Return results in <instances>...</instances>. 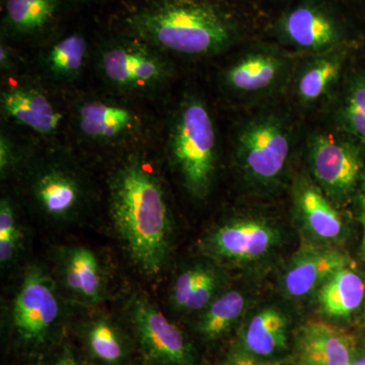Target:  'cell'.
<instances>
[{"mask_svg":"<svg viewBox=\"0 0 365 365\" xmlns=\"http://www.w3.org/2000/svg\"><path fill=\"white\" fill-rule=\"evenodd\" d=\"M110 220L133 265L148 277L160 276L172 253L174 222L163 182L150 163L131 155L108 179Z\"/></svg>","mask_w":365,"mask_h":365,"instance_id":"6da1fadb","label":"cell"},{"mask_svg":"<svg viewBox=\"0 0 365 365\" xmlns=\"http://www.w3.org/2000/svg\"><path fill=\"white\" fill-rule=\"evenodd\" d=\"M126 25L131 36L160 51L188 57L220 54L239 38L234 20L206 0H151Z\"/></svg>","mask_w":365,"mask_h":365,"instance_id":"7a4b0ae2","label":"cell"},{"mask_svg":"<svg viewBox=\"0 0 365 365\" xmlns=\"http://www.w3.org/2000/svg\"><path fill=\"white\" fill-rule=\"evenodd\" d=\"M168 155L173 170L192 198H207L215 181L217 136L212 116L202 98H182L170 118Z\"/></svg>","mask_w":365,"mask_h":365,"instance_id":"3957f363","label":"cell"},{"mask_svg":"<svg viewBox=\"0 0 365 365\" xmlns=\"http://www.w3.org/2000/svg\"><path fill=\"white\" fill-rule=\"evenodd\" d=\"M294 148V128L279 113L264 112L249 118L235 138V163L242 180L257 191L279 188Z\"/></svg>","mask_w":365,"mask_h":365,"instance_id":"277c9868","label":"cell"},{"mask_svg":"<svg viewBox=\"0 0 365 365\" xmlns=\"http://www.w3.org/2000/svg\"><path fill=\"white\" fill-rule=\"evenodd\" d=\"M283 228L261 215H239L211 227L201 239V253L225 269L257 271L279 256Z\"/></svg>","mask_w":365,"mask_h":365,"instance_id":"5b68a950","label":"cell"},{"mask_svg":"<svg viewBox=\"0 0 365 365\" xmlns=\"http://www.w3.org/2000/svg\"><path fill=\"white\" fill-rule=\"evenodd\" d=\"M25 189L33 207L53 225L78 222L93 198L86 173L60 155L41 158L26 167Z\"/></svg>","mask_w":365,"mask_h":365,"instance_id":"8992f818","label":"cell"},{"mask_svg":"<svg viewBox=\"0 0 365 365\" xmlns=\"http://www.w3.org/2000/svg\"><path fill=\"white\" fill-rule=\"evenodd\" d=\"M64 294L53 273L33 264L21 276L9 306V325L19 344L40 349L61 330L66 318Z\"/></svg>","mask_w":365,"mask_h":365,"instance_id":"52a82bcc","label":"cell"},{"mask_svg":"<svg viewBox=\"0 0 365 365\" xmlns=\"http://www.w3.org/2000/svg\"><path fill=\"white\" fill-rule=\"evenodd\" d=\"M97 67L105 83L126 95H151L173 78L165 53L129 35L106 41L98 47Z\"/></svg>","mask_w":365,"mask_h":365,"instance_id":"ba28073f","label":"cell"},{"mask_svg":"<svg viewBox=\"0 0 365 365\" xmlns=\"http://www.w3.org/2000/svg\"><path fill=\"white\" fill-rule=\"evenodd\" d=\"M125 309L146 364L199 365L198 352L188 336L145 292L132 294Z\"/></svg>","mask_w":365,"mask_h":365,"instance_id":"9c48e42d","label":"cell"},{"mask_svg":"<svg viewBox=\"0 0 365 365\" xmlns=\"http://www.w3.org/2000/svg\"><path fill=\"white\" fill-rule=\"evenodd\" d=\"M360 145L352 137L325 132H319L309 138V170L314 182L333 203L345 202L362 178L364 163Z\"/></svg>","mask_w":365,"mask_h":365,"instance_id":"30bf717a","label":"cell"},{"mask_svg":"<svg viewBox=\"0 0 365 365\" xmlns=\"http://www.w3.org/2000/svg\"><path fill=\"white\" fill-rule=\"evenodd\" d=\"M274 34L283 46L306 54H321L344 44L342 19L324 0H300L276 21Z\"/></svg>","mask_w":365,"mask_h":365,"instance_id":"8fae6325","label":"cell"},{"mask_svg":"<svg viewBox=\"0 0 365 365\" xmlns=\"http://www.w3.org/2000/svg\"><path fill=\"white\" fill-rule=\"evenodd\" d=\"M52 254L53 276L63 294L86 307L107 300L109 271L97 252L83 245H64Z\"/></svg>","mask_w":365,"mask_h":365,"instance_id":"7c38bea8","label":"cell"},{"mask_svg":"<svg viewBox=\"0 0 365 365\" xmlns=\"http://www.w3.org/2000/svg\"><path fill=\"white\" fill-rule=\"evenodd\" d=\"M292 318L279 304L251 309L237 330L232 345L258 359L279 365L290 360L294 345Z\"/></svg>","mask_w":365,"mask_h":365,"instance_id":"4fadbf2b","label":"cell"},{"mask_svg":"<svg viewBox=\"0 0 365 365\" xmlns=\"http://www.w3.org/2000/svg\"><path fill=\"white\" fill-rule=\"evenodd\" d=\"M350 264L349 257L338 247L307 242L285 264L278 287L287 299L302 302L316 295L334 273Z\"/></svg>","mask_w":365,"mask_h":365,"instance_id":"5bb4252c","label":"cell"},{"mask_svg":"<svg viewBox=\"0 0 365 365\" xmlns=\"http://www.w3.org/2000/svg\"><path fill=\"white\" fill-rule=\"evenodd\" d=\"M290 59L273 47L252 48L242 53L222 74L225 88L240 98H257L273 93L287 81Z\"/></svg>","mask_w":365,"mask_h":365,"instance_id":"9a60e30c","label":"cell"},{"mask_svg":"<svg viewBox=\"0 0 365 365\" xmlns=\"http://www.w3.org/2000/svg\"><path fill=\"white\" fill-rule=\"evenodd\" d=\"M74 124L79 135L91 143L114 145L143 130L141 115L128 106L103 98H86L76 106Z\"/></svg>","mask_w":365,"mask_h":365,"instance_id":"2e32d148","label":"cell"},{"mask_svg":"<svg viewBox=\"0 0 365 365\" xmlns=\"http://www.w3.org/2000/svg\"><path fill=\"white\" fill-rule=\"evenodd\" d=\"M295 222L313 244L335 246L343 241L346 225L332 201L307 177H299L292 188Z\"/></svg>","mask_w":365,"mask_h":365,"instance_id":"e0dca14e","label":"cell"},{"mask_svg":"<svg viewBox=\"0 0 365 365\" xmlns=\"http://www.w3.org/2000/svg\"><path fill=\"white\" fill-rule=\"evenodd\" d=\"M351 334L326 319H311L295 330L292 365H351L357 354Z\"/></svg>","mask_w":365,"mask_h":365,"instance_id":"ac0fdd59","label":"cell"},{"mask_svg":"<svg viewBox=\"0 0 365 365\" xmlns=\"http://www.w3.org/2000/svg\"><path fill=\"white\" fill-rule=\"evenodd\" d=\"M4 116L42 136L58 130L62 113L42 88L30 83L6 86L0 95Z\"/></svg>","mask_w":365,"mask_h":365,"instance_id":"d6986e66","label":"cell"},{"mask_svg":"<svg viewBox=\"0 0 365 365\" xmlns=\"http://www.w3.org/2000/svg\"><path fill=\"white\" fill-rule=\"evenodd\" d=\"M63 0H4L2 37L11 41L42 39L54 30Z\"/></svg>","mask_w":365,"mask_h":365,"instance_id":"ffe728a7","label":"cell"},{"mask_svg":"<svg viewBox=\"0 0 365 365\" xmlns=\"http://www.w3.org/2000/svg\"><path fill=\"white\" fill-rule=\"evenodd\" d=\"M252 300L237 288H225L193 319V330L206 343L225 339L241 326L251 309Z\"/></svg>","mask_w":365,"mask_h":365,"instance_id":"44dd1931","label":"cell"},{"mask_svg":"<svg viewBox=\"0 0 365 365\" xmlns=\"http://www.w3.org/2000/svg\"><path fill=\"white\" fill-rule=\"evenodd\" d=\"M79 335L98 365H126L131 344L121 325L109 314H95L81 322Z\"/></svg>","mask_w":365,"mask_h":365,"instance_id":"7402d4cb","label":"cell"},{"mask_svg":"<svg viewBox=\"0 0 365 365\" xmlns=\"http://www.w3.org/2000/svg\"><path fill=\"white\" fill-rule=\"evenodd\" d=\"M342 48L314 55L304 64L295 78L294 91L302 106H314L330 95L341 78L345 63Z\"/></svg>","mask_w":365,"mask_h":365,"instance_id":"603a6c76","label":"cell"},{"mask_svg":"<svg viewBox=\"0 0 365 365\" xmlns=\"http://www.w3.org/2000/svg\"><path fill=\"white\" fill-rule=\"evenodd\" d=\"M319 313L326 321H346L359 311L365 299V281L348 266L334 273L316 294Z\"/></svg>","mask_w":365,"mask_h":365,"instance_id":"cb8c5ba5","label":"cell"},{"mask_svg":"<svg viewBox=\"0 0 365 365\" xmlns=\"http://www.w3.org/2000/svg\"><path fill=\"white\" fill-rule=\"evenodd\" d=\"M88 56V40L81 34L72 33L55 41L42 52L40 66L48 78L71 83L81 78Z\"/></svg>","mask_w":365,"mask_h":365,"instance_id":"d4e9b609","label":"cell"},{"mask_svg":"<svg viewBox=\"0 0 365 365\" xmlns=\"http://www.w3.org/2000/svg\"><path fill=\"white\" fill-rule=\"evenodd\" d=\"M341 130L365 145V72L348 79L336 112Z\"/></svg>","mask_w":365,"mask_h":365,"instance_id":"484cf974","label":"cell"},{"mask_svg":"<svg viewBox=\"0 0 365 365\" xmlns=\"http://www.w3.org/2000/svg\"><path fill=\"white\" fill-rule=\"evenodd\" d=\"M23 235L16 209L11 200L4 197L0 201V264L11 265L20 254Z\"/></svg>","mask_w":365,"mask_h":365,"instance_id":"4316f807","label":"cell"},{"mask_svg":"<svg viewBox=\"0 0 365 365\" xmlns=\"http://www.w3.org/2000/svg\"><path fill=\"white\" fill-rule=\"evenodd\" d=\"M23 155L20 146L18 145L11 136L6 131L0 133V176L6 180L20 169L23 162Z\"/></svg>","mask_w":365,"mask_h":365,"instance_id":"83f0119b","label":"cell"},{"mask_svg":"<svg viewBox=\"0 0 365 365\" xmlns=\"http://www.w3.org/2000/svg\"><path fill=\"white\" fill-rule=\"evenodd\" d=\"M222 365H277L258 359L254 355L245 352L237 346H230L227 354L223 357Z\"/></svg>","mask_w":365,"mask_h":365,"instance_id":"f1b7e54d","label":"cell"},{"mask_svg":"<svg viewBox=\"0 0 365 365\" xmlns=\"http://www.w3.org/2000/svg\"><path fill=\"white\" fill-rule=\"evenodd\" d=\"M16 66V57L6 41L2 40L0 45V68L2 72L13 71Z\"/></svg>","mask_w":365,"mask_h":365,"instance_id":"f546056e","label":"cell"},{"mask_svg":"<svg viewBox=\"0 0 365 365\" xmlns=\"http://www.w3.org/2000/svg\"><path fill=\"white\" fill-rule=\"evenodd\" d=\"M56 362L58 365H83L79 361L76 355L74 354V352L72 351L71 348L68 347V346L64 348L63 351L60 354Z\"/></svg>","mask_w":365,"mask_h":365,"instance_id":"4dcf8cb0","label":"cell"},{"mask_svg":"<svg viewBox=\"0 0 365 365\" xmlns=\"http://www.w3.org/2000/svg\"><path fill=\"white\" fill-rule=\"evenodd\" d=\"M351 365H365V352H357Z\"/></svg>","mask_w":365,"mask_h":365,"instance_id":"1f68e13d","label":"cell"},{"mask_svg":"<svg viewBox=\"0 0 365 365\" xmlns=\"http://www.w3.org/2000/svg\"><path fill=\"white\" fill-rule=\"evenodd\" d=\"M360 205H361L362 211L365 213V175L361 185V191H360Z\"/></svg>","mask_w":365,"mask_h":365,"instance_id":"d6a6232c","label":"cell"},{"mask_svg":"<svg viewBox=\"0 0 365 365\" xmlns=\"http://www.w3.org/2000/svg\"><path fill=\"white\" fill-rule=\"evenodd\" d=\"M362 225H364V241H362V253L365 256V213H362L361 216Z\"/></svg>","mask_w":365,"mask_h":365,"instance_id":"836d02e7","label":"cell"},{"mask_svg":"<svg viewBox=\"0 0 365 365\" xmlns=\"http://www.w3.org/2000/svg\"><path fill=\"white\" fill-rule=\"evenodd\" d=\"M52 365H58V364H57V362L55 361L54 364H53Z\"/></svg>","mask_w":365,"mask_h":365,"instance_id":"e575fe53","label":"cell"},{"mask_svg":"<svg viewBox=\"0 0 365 365\" xmlns=\"http://www.w3.org/2000/svg\"><path fill=\"white\" fill-rule=\"evenodd\" d=\"M364 321H365V313H364Z\"/></svg>","mask_w":365,"mask_h":365,"instance_id":"d590c367","label":"cell"},{"mask_svg":"<svg viewBox=\"0 0 365 365\" xmlns=\"http://www.w3.org/2000/svg\"><path fill=\"white\" fill-rule=\"evenodd\" d=\"M88 365H95V364H88Z\"/></svg>","mask_w":365,"mask_h":365,"instance_id":"8d00e7d4","label":"cell"}]
</instances>
